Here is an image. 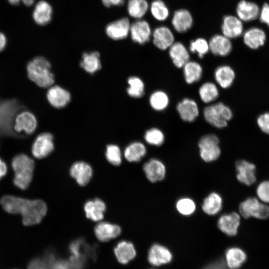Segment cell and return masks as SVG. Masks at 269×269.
Listing matches in <instances>:
<instances>
[{"mask_svg": "<svg viewBox=\"0 0 269 269\" xmlns=\"http://www.w3.org/2000/svg\"><path fill=\"white\" fill-rule=\"evenodd\" d=\"M3 209L10 214H20L25 226L39 224L46 214V203L40 199L29 200L12 195H6L0 200Z\"/></svg>", "mask_w": 269, "mask_h": 269, "instance_id": "cell-1", "label": "cell"}, {"mask_svg": "<svg viewBox=\"0 0 269 269\" xmlns=\"http://www.w3.org/2000/svg\"><path fill=\"white\" fill-rule=\"evenodd\" d=\"M29 79L41 88H48L54 83L50 62L43 57L33 58L27 65Z\"/></svg>", "mask_w": 269, "mask_h": 269, "instance_id": "cell-2", "label": "cell"}, {"mask_svg": "<svg viewBox=\"0 0 269 269\" xmlns=\"http://www.w3.org/2000/svg\"><path fill=\"white\" fill-rule=\"evenodd\" d=\"M11 166L14 172V184L20 189H27L32 179L34 161L25 154H19L13 157Z\"/></svg>", "mask_w": 269, "mask_h": 269, "instance_id": "cell-3", "label": "cell"}, {"mask_svg": "<svg viewBox=\"0 0 269 269\" xmlns=\"http://www.w3.org/2000/svg\"><path fill=\"white\" fill-rule=\"evenodd\" d=\"M71 253L69 263L73 269H81L88 260L96 258V247L86 242L83 239H76L69 247Z\"/></svg>", "mask_w": 269, "mask_h": 269, "instance_id": "cell-4", "label": "cell"}, {"mask_svg": "<svg viewBox=\"0 0 269 269\" xmlns=\"http://www.w3.org/2000/svg\"><path fill=\"white\" fill-rule=\"evenodd\" d=\"M203 115L207 122L220 129L227 126L228 121L232 118L233 113L229 107L219 102L205 107Z\"/></svg>", "mask_w": 269, "mask_h": 269, "instance_id": "cell-5", "label": "cell"}, {"mask_svg": "<svg viewBox=\"0 0 269 269\" xmlns=\"http://www.w3.org/2000/svg\"><path fill=\"white\" fill-rule=\"evenodd\" d=\"M239 210L240 215L246 219L253 217L265 220L269 217V206L254 197L247 198L241 202Z\"/></svg>", "mask_w": 269, "mask_h": 269, "instance_id": "cell-6", "label": "cell"}, {"mask_svg": "<svg viewBox=\"0 0 269 269\" xmlns=\"http://www.w3.org/2000/svg\"><path fill=\"white\" fill-rule=\"evenodd\" d=\"M219 143L218 137L214 134L204 135L200 139L198 146L200 156L203 160L210 162L219 157L221 151Z\"/></svg>", "mask_w": 269, "mask_h": 269, "instance_id": "cell-7", "label": "cell"}, {"mask_svg": "<svg viewBox=\"0 0 269 269\" xmlns=\"http://www.w3.org/2000/svg\"><path fill=\"white\" fill-rule=\"evenodd\" d=\"M15 100L0 101V134H8L11 132L15 114L18 109Z\"/></svg>", "mask_w": 269, "mask_h": 269, "instance_id": "cell-8", "label": "cell"}, {"mask_svg": "<svg viewBox=\"0 0 269 269\" xmlns=\"http://www.w3.org/2000/svg\"><path fill=\"white\" fill-rule=\"evenodd\" d=\"M53 139V135L49 133H43L38 135L32 145L33 155L38 159L48 156L54 148Z\"/></svg>", "mask_w": 269, "mask_h": 269, "instance_id": "cell-9", "label": "cell"}, {"mask_svg": "<svg viewBox=\"0 0 269 269\" xmlns=\"http://www.w3.org/2000/svg\"><path fill=\"white\" fill-rule=\"evenodd\" d=\"M37 120L35 116L27 111H21L15 116L13 123V129L17 133L32 134L37 127Z\"/></svg>", "mask_w": 269, "mask_h": 269, "instance_id": "cell-10", "label": "cell"}, {"mask_svg": "<svg viewBox=\"0 0 269 269\" xmlns=\"http://www.w3.org/2000/svg\"><path fill=\"white\" fill-rule=\"evenodd\" d=\"M235 165L236 177L240 182L250 186L256 181V166L254 163L242 159L238 160Z\"/></svg>", "mask_w": 269, "mask_h": 269, "instance_id": "cell-11", "label": "cell"}, {"mask_svg": "<svg viewBox=\"0 0 269 269\" xmlns=\"http://www.w3.org/2000/svg\"><path fill=\"white\" fill-rule=\"evenodd\" d=\"M70 175L81 186L87 185L92 179L93 171L91 165L83 161L73 163L70 168Z\"/></svg>", "mask_w": 269, "mask_h": 269, "instance_id": "cell-12", "label": "cell"}, {"mask_svg": "<svg viewBox=\"0 0 269 269\" xmlns=\"http://www.w3.org/2000/svg\"><path fill=\"white\" fill-rule=\"evenodd\" d=\"M240 223V214L233 212L221 216L218 220L217 226L226 235L233 237L238 234Z\"/></svg>", "mask_w": 269, "mask_h": 269, "instance_id": "cell-13", "label": "cell"}, {"mask_svg": "<svg viewBox=\"0 0 269 269\" xmlns=\"http://www.w3.org/2000/svg\"><path fill=\"white\" fill-rule=\"evenodd\" d=\"M130 27L129 18L123 17L107 24L105 32L107 36L113 40H122L129 34Z\"/></svg>", "mask_w": 269, "mask_h": 269, "instance_id": "cell-14", "label": "cell"}, {"mask_svg": "<svg viewBox=\"0 0 269 269\" xmlns=\"http://www.w3.org/2000/svg\"><path fill=\"white\" fill-rule=\"evenodd\" d=\"M143 170L147 179L151 182L162 180L166 174L164 163L156 158H151L143 166Z\"/></svg>", "mask_w": 269, "mask_h": 269, "instance_id": "cell-15", "label": "cell"}, {"mask_svg": "<svg viewBox=\"0 0 269 269\" xmlns=\"http://www.w3.org/2000/svg\"><path fill=\"white\" fill-rule=\"evenodd\" d=\"M48 89L46 97L49 103L55 108L65 107L71 100L69 92L59 86H51Z\"/></svg>", "mask_w": 269, "mask_h": 269, "instance_id": "cell-16", "label": "cell"}, {"mask_svg": "<svg viewBox=\"0 0 269 269\" xmlns=\"http://www.w3.org/2000/svg\"><path fill=\"white\" fill-rule=\"evenodd\" d=\"M130 33L132 40L140 44L148 42L151 35L149 23L142 19H138L131 25Z\"/></svg>", "mask_w": 269, "mask_h": 269, "instance_id": "cell-17", "label": "cell"}, {"mask_svg": "<svg viewBox=\"0 0 269 269\" xmlns=\"http://www.w3.org/2000/svg\"><path fill=\"white\" fill-rule=\"evenodd\" d=\"M222 31L223 35L229 39L237 38L243 34V21L237 16L226 15L223 18Z\"/></svg>", "mask_w": 269, "mask_h": 269, "instance_id": "cell-18", "label": "cell"}, {"mask_svg": "<svg viewBox=\"0 0 269 269\" xmlns=\"http://www.w3.org/2000/svg\"><path fill=\"white\" fill-rule=\"evenodd\" d=\"M260 8L257 3L246 0H241L236 7L237 17L242 21L249 22L259 16Z\"/></svg>", "mask_w": 269, "mask_h": 269, "instance_id": "cell-19", "label": "cell"}, {"mask_svg": "<svg viewBox=\"0 0 269 269\" xmlns=\"http://www.w3.org/2000/svg\"><path fill=\"white\" fill-rule=\"evenodd\" d=\"M172 254L166 247L159 244H154L150 248L148 254L149 263L154 266H159L169 263Z\"/></svg>", "mask_w": 269, "mask_h": 269, "instance_id": "cell-20", "label": "cell"}, {"mask_svg": "<svg viewBox=\"0 0 269 269\" xmlns=\"http://www.w3.org/2000/svg\"><path fill=\"white\" fill-rule=\"evenodd\" d=\"M243 34L245 44L252 49H257L263 46L266 40V32L260 27H251Z\"/></svg>", "mask_w": 269, "mask_h": 269, "instance_id": "cell-21", "label": "cell"}, {"mask_svg": "<svg viewBox=\"0 0 269 269\" xmlns=\"http://www.w3.org/2000/svg\"><path fill=\"white\" fill-rule=\"evenodd\" d=\"M94 233L99 241L107 242L119 236L121 233V228L115 224L101 222L95 227Z\"/></svg>", "mask_w": 269, "mask_h": 269, "instance_id": "cell-22", "label": "cell"}, {"mask_svg": "<svg viewBox=\"0 0 269 269\" xmlns=\"http://www.w3.org/2000/svg\"><path fill=\"white\" fill-rule=\"evenodd\" d=\"M224 259L230 269H239L246 262L247 255L241 247L233 246L227 250Z\"/></svg>", "mask_w": 269, "mask_h": 269, "instance_id": "cell-23", "label": "cell"}, {"mask_svg": "<svg viewBox=\"0 0 269 269\" xmlns=\"http://www.w3.org/2000/svg\"><path fill=\"white\" fill-rule=\"evenodd\" d=\"M176 110L181 119L185 122L194 121L199 115L198 106L193 99L184 98L179 102Z\"/></svg>", "mask_w": 269, "mask_h": 269, "instance_id": "cell-24", "label": "cell"}, {"mask_svg": "<svg viewBox=\"0 0 269 269\" xmlns=\"http://www.w3.org/2000/svg\"><path fill=\"white\" fill-rule=\"evenodd\" d=\"M153 43L158 49L164 50L174 43V37L170 29L164 26L156 28L152 33Z\"/></svg>", "mask_w": 269, "mask_h": 269, "instance_id": "cell-25", "label": "cell"}, {"mask_svg": "<svg viewBox=\"0 0 269 269\" xmlns=\"http://www.w3.org/2000/svg\"><path fill=\"white\" fill-rule=\"evenodd\" d=\"M84 210L88 219L98 222L104 218L106 205L102 200L95 198L87 201L84 204Z\"/></svg>", "mask_w": 269, "mask_h": 269, "instance_id": "cell-26", "label": "cell"}, {"mask_svg": "<svg viewBox=\"0 0 269 269\" xmlns=\"http://www.w3.org/2000/svg\"><path fill=\"white\" fill-rule=\"evenodd\" d=\"M209 50L215 55L225 56L232 51V44L230 39L224 35L213 36L209 42Z\"/></svg>", "mask_w": 269, "mask_h": 269, "instance_id": "cell-27", "label": "cell"}, {"mask_svg": "<svg viewBox=\"0 0 269 269\" xmlns=\"http://www.w3.org/2000/svg\"><path fill=\"white\" fill-rule=\"evenodd\" d=\"M52 13L51 5L45 0H41L35 6L32 13L33 19L37 24L45 25L51 20Z\"/></svg>", "mask_w": 269, "mask_h": 269, "instance_id": "cell-28", "label": "cell"}, {"mask_svg": "<svg viewBox=\"0 0 269 269\" xmlns=\"http://www.w3.org/2000/svg\"><path fill=\"white\" fill-rule=\"evenodd\" d=\"M171 22L174 29L178 32L182 33L190 28L193 23V18L187 10L181 9L174 12Z\"/></svg>", "mask_w": 269, "mask_h": 269, "instance_id": "cell-29", "label": "cell"}, {"mask_svg": "<svg viewBox=\"0 0 269 269\" xmlns=\"http://www.w3.org/2000/svg\"><path fill=\"white\" fill-rule=\"evenodd\" d=\"M169 48V56L176 67L182 68L189 61V52L182 43L174 42Z\"/></svg>", "mask_w": 269, "mask_h": 269, "instance_id": "cell-30", "label": "cell"}, {"mask_svg": "<svg viewBox=\"0 0 269 269\" xmlns=\"http://www.w3.org/2000/svg\"><path fill=\"white\" fill-rule=\"evenodd\" d=\"M114 253L118 261L122 264H126L134 259L136 251L134 245L127 241L119 242L114 248Z\"/></svg>", "mask_w": 269, "mask_h": 269, "instance_id": "cell-31", "label": "cell"}, {"mask_svg": "<svg viewBox=\"0 0 269 269\" xmlns=\"http://www.w3.org/2000/svg\"><path fill=\"white\" fill-rule=\"evenodd\" d=\"M214 78L216 83L221 88L227 89L232 85L235 78V73L230 66L221 65L216 69Z\"/></svg>", "mask_w": 269, "mask_h": 269, "instance_id": "cell-32", "label": "cell"}, {"mask_svg": "<svg viewBox=\"0 0 269 269\" xmlns=\"http://www.w3.org/2000/svg\"><path fill=\"white\" fill-rule=\"evenodd\" d=\"M223 200L221 196L216 192L210 193L204 198L202 209L208 215H215L221 210Z\"/></svg>", "mask_w": 269, "mask_h": 269, "instance_id": "cell-33", "label": "cell"}, {"mask_svg": "<svg viewBox=\"0 0 269 269\" xmlns=\"http://www.w3.org/2000/svg\"><path fill=\"white\" fill-rule=\"evenodd\" d=\"M146 148L144 144L134 141L129 144L124 150V156L129 162L140 161L146 154Z\"/></svg>", "mask_w": 269, "mask_h": 269, "instance_id": "cell-34", "label": "cell"}, {"mask_svg": "<svg viewBox=\"0 0 269 269\" xmlns=\"http://www.w3.org/2000/svg\"><path fill=\"white\" fill-rule=\"evenodd\" d=\"M81 67L87 72L93 74L101 68L100 54L97 51L84 53L80 62Z\"/></svg>", "mask_w": 269, "mask_h": 269, "instance_id": "cell-35", "label": "cell"}, {"mask_svg": "<svg viewBox=\"0 0 269 269\" xmlns=\"http://www.w3.org/2000/svg\"><path fill=\"white\" fill-rule=\"evenodd\" d=\"M182 68L185 80L188 84H191L197 82L202 77V68L197 62L189 61Z\"/></svg>", "mask_w": 269, "mask_h": 269, "instance_id": "cell-36", "label": "cell"}, {"mask_svg": "<svg viewBox=\"0 0 269 269\" xmlns=\"http://www.w3.org/2000/svg\"><path fill=\"white\" fill-rule=\"evenodd\" d=\"M148 4L146 0H129L127 10L129 14L132 17L140 19L146 13Z\"/></svg>", "mask_w": 269, "mask_h": 269, "instance_id": "cell-37", "label": "cell"}, {"mask_svg": "<svg viewBox=\"0 0 269 269\" xmlns=\"http://www.w3.org/2000/svg\"><path fill=\"white\" fill-rule=\"evenodd\" d=\"M199 97L205 103H210L219 96V90L215 84L212 82L203 83L199 89Z\"/></svg>", "mask_w": 269, "mask_h": 269, "instance_id": "cell-38", "label": "cell"}, {"mask_svg": "<svg viewBox=\"0 0 269 269\" xmlns=\"http://www.w3.org/2000/svg\"><path fill=\"white\" fill-rule=\"evenodd\" d=\"M169 101L167 94L160 90L152 93L149 99V104L151 108L157 111H161L165 109L169 104Z\"/></svg>", "mask_w": 269, "mask_h": 269, "instance_id": "cell-39", "label": "cell"}, {"mask_svg": "<svg viewBox=\"0 0 269 269\" xmlns=\"http://www.w3.org/2000/svg\"><path fill=\"white\" fill-rule=\"evenodd\" d=\"M129 87L127 89L128 95L133 98L142 97L144 92V85L139 78L135 76L130 77L128 80Z\"/></svg>", "mask_w": 269, "mask_h": 269, "instance_id": "cell-40", "label": "cell"}, {"mask_svg": "<svg viewBox=\"0 0 269 269\" xmlns=\"http://www.w3.org/2000/svg\"><path fill=\"white\" fill-rule=\"evenodd\" d=\"M152 15L159 21L165 20L169 15V10L165 3L161 0H154L150 5Z\"/></svg>", "mask_w": 269, "mask_h": 269, "instance_id": "cell-41", "label": "cell"}, {"mask_svg": "<svg viewBox=\"0 0 269 269\" xmlns=\"http://www.w3.org/2000/svg\"><path fill=\"white\" fill-rule=\"evenodd\" d=\"M177 211L184 216H189L193 214L196 208L195 202L188 197H183L177 200L176 203Z\"/></svg>", "mask_w": 269, "mask_h": 269, "instance_id": "cell-42", "label": "cell"}, {"mask_svg": "<svg viewBox=\"0 0 269 269\" xmlns=\"http://www.w3.org/2000/svg\"><path fill=\"white\" fill-rule=\"evenodd\" d=\"M144 138L149 144L160 146L164 142L165 137L163 132L157 128H151L144 134Z\"/></svg>", "mask_w": 269, "mask_h": 269, "instance_id": "cell-43", "label": "cell"}, {"mask_svg": "<svg viewBox=\"0 0 269 269\" xmlns=\"http://www.w3.org/2000/svg\"><path fill=\"white\" fill-rule=\"evenodd\" d=\"M56 259L52 252H47L42 259H35L31 261L27 269H50V265Z\"/></svg>", "mask_w": 269, "mask_h": 269, "instance_id": "cell-44", "label": "cell"}, {"mask_svg": "<svg viewBox=\"0 0 269 269\" xmlns=\"http://www.w3.org/2000/svg\"><path fill=\"white\" fill-rule=\"evenodd\" d=\"M105 156L111 164L118 166L122 163V153L119 147L114 144H108L106 149Z\"/></svg>", "mask_w": 269, "mask_h": 269, "instance_id": "cell-45", "label": "cell"}, {"mask_svg": "<svg viewBox=\"0 0 269 269\" xmlns=\"http://www.w3.org/2000/svg\"><path fill=\"white\" fill-rule=\"evenodd\" d=\"M189 49L196 52L199 58H202L209 50V42L203 38H198L190 42Z\"/></svg>", "mask_w": 269, "mask_h": 269, "instance_id": "cell-46", "label": "cell"}, {"mask_svg": "<svg viewBox=\"0 0 269 269\" xmlns=\"http://www.w3.org/2000/svg\"><path fill=\"white\" fill-rule=\"evenodd\" d=\"M257 198L262 202L269 204V180L260 182L256 188Z\"/></svg>", "mask_w": 269, "mask_h": 269, "instance_id": "cell-47", "label": "cell"}, {"mask_svg": "<svg viewBox=\"0 0 269 269\" xmlns=\"http://www.w3.org/2000/svg\"><path fill=\"white\" fill-rule=\"evenodd\" d=\"M257 122L261 130L269 134V113H265L260 115Z\"/></svg>", "mask_w": 269, "mask_h": 269, "instance_id": "cell-48", "label": "cell"}, {"mask_svg": "<svg viewBox=\"0 0 269 269\" xmlns=\"http://www.w3.org/2000/svg\"><path fill=\"white\" fill-rule=\"evenodd\" d=\"M261 22L269 27V3H265L260 8L259 16Z\"/></svg>", "mask_w": 269, "mask_h": 269, "instance_id": "cell-49", "label": "cell"}, {"mask_svg": "<svg viewBox=\"0 0 269 269\" xmlns=\"http://www.w3.org/2000/svg\"><path fill=\"white\" fill-rule=\"evenodd\" d=\"M202 269H230L227 266L225 259H218L204 267Z\"/></svg>", "mask_w": 269, "mask_h": 269, "instance_id": "cell-50", "label": "cell"}, {"mask_svg": "<svg viewBox=\"0 0 269 269\" xmlns=\"http://www.w3.org/2000/svg\"><path fill=\"white\" fill-rule=\"evenodd\" d=\"M50 269H72L69 262L64 260H57L53 261L50 266Z\"/></svg>", "mask_w": 269, "mask_h": 269, "instance_id": "cell-51", "label": "cell"}, {"mask_svg": "<svg viewBox=\"0 0 269 269\" xmlns=\"http://www.w3.org/2000/svg\"><path fill=\"white\" fill-rule=\"evenodd\" d=\"M102 3L107 7L120 6L124 3L125 0H101Z\"/></svg>", "mask_w": 269, "mask_h": 269, "instance_id": "cell-52", "label": "cell"}, {"mask_svg": "<svg viewBox=\"0 0 269 269\" xmlns=\"http://www.w3.org/2000/svg\"><path fill=\"white\" fill-rule=\"evenodd\" d=\"M7 166L5 163L0 158V179L6 174Z\"/></svg>", "mask_w": 269, "mask_h": 269, "instance_id": "cell-53", "label": "cell"}, {"mask_svg": "<svg viewBox=\"0 0 269 269\" xmlns=\"http://www.w3.org/2000/svg\"><path fill=\"white\" fill-rule=\"evenodd\" d=\"M6 38L4 34L0 32V51L4 49L6 45Z\"/></svg>", "mask_w": 269, "mask_h": 269, "instance_id": "cell-54", "label": "cell"}, {"mask_svg": "<svg viewBox=\"0 0 269 269\" xmlns=\"http://www.w3.org/2000/svg\"><path fill=\"white\" fill-rule=\"evenodd\" d=\"M21 0L26 6H30L32 5L34 1V0Z\"/></svg>", "mask_w": 269, "mask_h": 269, "instance_id": "cell-55", "label": "cell"}, {"mask_svg": "<svg viewBox=\"0 0 269 269\" xmlns=\"http://www.w3.org/2000/svg\"><path fill=\"white\" fill-rule=\"evenodd\" d=\"M21 0H8V2L13 5L18 4Z\"/></svg>", "mask_w": 269, "mask_h": 269, "instance_id": "cell-56", "label": "cell"}]
</instances>
